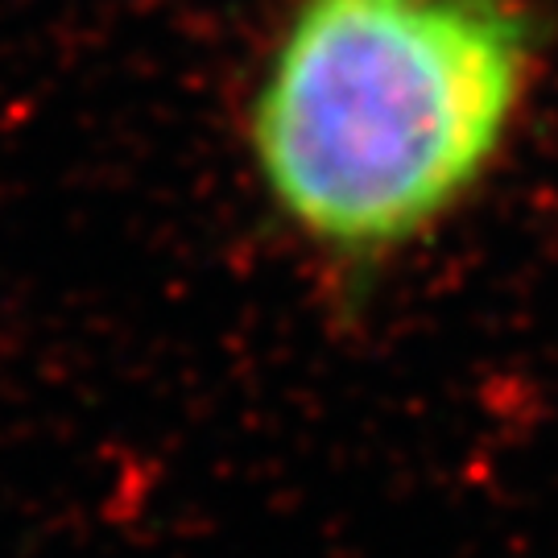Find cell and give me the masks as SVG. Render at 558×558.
Here are the masks:
<instances>
[{
    "instance_id": "cell-1",
    "label": "cell",
    "mask_w": 558,
    "mask_h": 558,
    "mask_svg": "<svg viewBox=\"0 0 558 558\" xmlns=\"http://www.w3.org/2000/svg\"><path fill=\"white\" fill-rule=\"evenodd\" d=\"M525 75L513 0H306L253 108L265 186L306 236L385 253L484 174Z\"/></svg>"
}]
</instances>
